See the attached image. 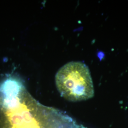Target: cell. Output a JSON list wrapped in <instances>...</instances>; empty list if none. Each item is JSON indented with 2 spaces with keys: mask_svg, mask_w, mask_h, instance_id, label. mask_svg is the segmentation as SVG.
Segmentation results:
<instances>
[{
  "mask_svg": "<svg viewBox=\"0 0 128 128\" xmlns=\"http://www.w3.org/2000/svg\"><path fill=\"white\" fill-rule=\"evenodd\" d=\"M56 84L61 96L70 102L85 101L92 98L94 90L90 70L81 62H71L60 69Z\"/></svg>",
  "mask_w": 128,
  "mask_h": 128,
  "instance_id": "cell-1",
  "label": "cell"
}]
</instances>
